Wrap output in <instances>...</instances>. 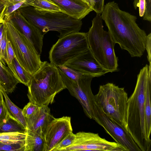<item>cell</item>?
<instances>
[{"instance_id":"cell-1","label":"cell","mask_w":151,"mask_h":151,"mask_svg":"<svg viewBox=\"0 0 151 151\" xmlns=\"http://www.w3.org/2000/svg\"><path fill=\"white\" fill-rule=\"evenodd\" d=\"M101 14L115 44L131 57H141L145 50L147 35L136 23L137 17L121 10L114 1L105 5Z\"/></svg>"},{"instance_id":"cell-2","label":"cell","mask_w":151,"mask_h":151,"mask_svg":"<svg viewBox=\"0 0 151 151\" xmlns=\"http://www.w3.org/2000/svg\"><path fill=\"white\" fill-rule=\"evenodd\" d=\"M151 83V65L146 64L137 75L136 86L127 102V132L141 151L150 150L151 140L147 138L145 118L147 88Z\"/></svg>"},{"instance_id":"cell-3","label":"cell","mask_w":151,"mask_h":151,"mask_svg":"<svg viewBox=\"0 0 151 151\" xmlns=\"http://www.w3.org/2000/svg\"><path fill=\"white\" fill-rule=\"evenodd\" d=\"M29 102L39 107L48 106L54 102L56 95L66 88L57 67L47 61L32 75L27 86Z\"/></svg>"},{"instance_id":"cell-4","label":"cell","mask_w":151,"mask_h":151,"mask_svg":"<svg viewBox=\"0 0 151 151\" xmlns=\"http://www.w3.org/2000/svg\"><path fill=\"white\" fill-rule=\"evenodd\" d=\"M22 15L38 28L44 35L49 31L60 33L59 38L69 34L79 32L82 22L62 12L39 11L28 6L18 9Z\"/></svg>"},{"instance_id":"cell-5","label":"cell","mask_w":151,"mask_h":151,"mask_svg":"<svg viewBox=\"0 0 151 151\" xmlns=\"http://www.w3.org/2000/svg\"><path fill=\"white\" fill-rule=\"evenodd\" d=\"M87 33L89 48L95 58L108 72L118 71V58L114 47L115 43L109 31L104 29L101 14H96Z\"/></svg>"},{"instance_id":"cell-6","label":"cell","mask_w":151,"mask_h":151,"mask_svg":"<svg viewBox=\"0 0 151 151\" xmlns=\"http://www.w3.org/2000/svg\"><path fill=\"white\" fill-rule=\"evenodd\" d=\"M128 98L124 88L111 83L100 85L98 93L94 95L95 103L127 132Z\"/></svg>"},{"instance_id":"cell-7","label":"cell","mask_w":151,"mask_h":151,"mask_svg":"<svg viewBox=\"0 0 151 151\" xmlns=\"http://www.w3.org/2000/svg\"><path fill=\"white\" fill-rule=\"evenodd\" d=\"M7 37L15 56L22 66L32 75L41 68L42 62L33 45L16 27L11 19L4 20Z\"/></svg>"},{"instance_id":"cell-8","label":"cell","mask_w":151,"mask_h":151,"mask_svg":"<svg viewBox=\"0 0 151 151\" xmlns=\"http://www.w3.org/2000/svg\"><path fill=\"white\" fill-rule=\"evenodd\" d=\"M89 48L87 33H72L59 38L49 52L50 63L56 67Z\"/></svg>"},{"instance_id":"cell-9","label":"cell","mask_w":151,"mask_h":151,"mask_svg":"<svg viewBox=\"0 0 151 151\" xmlns=\"http://www.w3.org/2000/svg\"><path fill=\"white\" fill-rule=\"evenodd\" d=\"M60 74L70 94L76 98L82 105L86 115L93 119L94 95L91 88L92 76L83 74L77 81H73L59 70Z\"/></svg>"},{"instance_id":"cell-10","label":"cell","mask_w":151,"mask_h":151,"mask_svg":"<svg viewBox=\"0 0 151 151\" xmlns=\"http://www.w3.org/2000/svg\"><path fill=\"white\" fill-rule=\"evenodd\" d=\"M117 144L127 151H141L129 133L104 113L94 102L93 118Z\"/></svg>"},{"instance_id":"cell-11","label":"cell","mask_w":151,"mask_h":151,"mask_svg":"<svg viewBox=\"0 0 151 151\" xmlns=\"http://www.w3.org/2000/svg\"><path fill=\"white\" fill-rule=\"evenodd\" d=\"M76 135L73 143L63 151H127L122 146L101 138L98 133L80 132Z\"/></svg>"},{"instance_id":"cell-12","label":"cell","mask_w":151,"mask_h":151,"mask_svg":"<svg viewBox=\"0 0 151 151\" xmlns=\"http://www.w3.org/2000/svg\"><path fill=\"white\" fill-rule=\"evenodd\" d=\"M73 132L70 117L54 118L48 124L44 136L43 151H52L68 134Z\"/></svg>"},{"instance_id":"cell-13","label":"cell","mask_w":151,"mask_h":151,"mask_svg":"<svg viewBox=\"0 0 151 151\" xmlns=\"http://www.w3.org/2000/svg\"><path fill=\"white\" fill-rule=\"evenodd\" d=\"M64 65L93 78L99 77L109 73L96 60L90 48L68 60Z\"/></svg>"},{"instance_id":"cell-14","label":"cell","mask_w":151,"mask_h":151,"mask_svg":"<svg viewBox=\"0 0 151 151\" xmlns=\"http://www.w3.org/2000/svg\"><path fill=\"white\" fill-rule=\"evenodd\" d=\"M10 19L16 27L30 42L38 54L40 56L44 35L42 32L28 21L18 9L12 14Z\"/></svg>"},{"instance_id":"cell-15","label":"cell","mask_w":151,"mask_h":151,"mask_svg":"<svg viewBox=\"0 0 151 151\" xmlns=\"http://www.w3.org/2000/svg\"><path fill=\"white\" fill-rule=\"evenodd\" d=\"M54 118L48 106L40 107L38 110L26 119V130L38 134L44 139L48 124Z\"/></svg>"},{"instance_id":"cell-16","label":"cell","mask_w":151,"mask_h":151,"mask_svg":"<svg viewBox=\"0 0 151 151\" xmlns=\"http://www.w3.org/2000/svg\"><path fill=\"white\" fill-rule=\"evenodd\" d=\"M55 4L62 12L76 19L81 20L93 10L81 0H50Z\"/></svg>"},{"instance_id":"cell-17","label":"cell","mask_w":151,"mask_h":151,"mask_svg":"<svg viewBox=\"0 0 151 151\" xmlns=\"http://www.w3.org/2000/svg\"><path fill=\"white\" fill-rule=\"evenodd\" d=\"M19 83L10 69L0 61V84L6 93L12 92Z\"/></svg>"},{"instance_id":"cell-18","label":"cell","mask_w":151,"mask_h":151,"mask_svg":"<svg viewBox=\"0 0 151 151\" xmlns=\"http://www.w3.org/2000/svg\"><path fill=\"white\" fill-rule=\"evenodd\" d=\"M44 145L43 137L26 130L24 151H43Z\"/></svg>"},{"instance_id":"cell-19","label":"cell","mask_w":151,"mask_h":151,"mask_svg":"<svg viewBox=\"0 0 151 151\" xmlns=\"http://www.w3.org/2000/svg\"><path fill=\"white\" fill-rule=\"evenodd\" d=\"M2 92L4 98L5 102L10 114L27 129V120L23 113L22 109L19 108L11 101L3 88L2 89Z\"/></svg>"},{"instance_id":"cell-20","label":"cell","mask_w":151,"mask_h":151,"mask_svg":"<svg viewBox=\"0 0 151 151\" xmlns=\"http://www.w3.org/2000/svg\"><path fill=\"white\" fill-rule=\"evenodd\" d=\"M26 132V128L10 115L6 122L0 124V133Z\"/></svg>"},{"instance_id":"cell-21","label":"cell","mask_w":151,"mask_h":151,"mask_svg":"<svg viewBox=\"0 0 151 151\" xmlns=\"http://www.w3.org/2000/svg\"><path fill=\"white\" fill-rule=\"evenodd\" d=\"M12 65V72L19 83L27 86L31 80L32 75L22 66L15 56L13 60Z\"/></svg>"},{"instance_id":"cell-22","label":"cell","mask_w":151,"mask_h":151,"mask_svg":"<svg viewBox=\"0 0 151 151\" xmlns=\"http://www.w3.org/2000/svg\"><path fill=\"white\" fill-rule=\"evenodd\" d=\"M151 83L148 85L146 93L145 103V118L146 135L150 140L151 132V108L150 96Z\"/></svg>"},{"instance_id":"cell-23","label":"cell","mask_w":151,"mask_h":151,"mask_svg":"<svg viewBox=\"0 0 151 151\" xmlns=\"http://www.w3.org/2000/svg\"><path fill=\"white\" fill-rule=\"evenodd\" d=\"M30 6L39 11L61 12L59 7L50 0H30Z\"/></svg>"},{"instance_id":"cell-24","label":"cell","mask_w":151,"mask_h":151,"mask_svg":"<svg viewBox=\"0 0 151 151\" xmlns=\"http://www.w3.org/2000/svg\"><path fill=\"white\" fill-rule=\"evenodd\" d=\"M26 133L19 132L0 133V141L7 143L25 144Z\"/></svg>"},{"instance_id":"cell-25","label":"cell","mask_w":151,"mask_h":151,"mask_svg":"<svg viewBox=\"0 0 151 151\" xmlns=\"http://www.w3.org/2000/svg\"><path fill=\"white\" fill-rule=\"evenodd\" d=\"M30 0H25L6 7L4 12V20L10 19L12 14L19 8L30 6Z\"/></svg>"},{"instance_id":"cell-26","label":"cell","mask_w":151,"mask_h":151,"mask_svg":"<svg viewBox=\"0 0 151 151\" xmlns=\"http://www.w3.org/2000/svg\"><path fill=\"white\" fill-rule=\"evenodd\" d=\"M76 137V134H73V132H71L60 142L52 151H63L64 149L73 143Z\"/></svg>"},{"instance_id":"cell-27","label":"cell","mask_w":151,"mask_h":151,"mask_svg":"<svg viewBox=\"0 0 151 151\" xmlns=\"http://www.w3.org/2000/svg\"><path fill=\"white\" fill-rule=\"evenodd\" d=\"M8 38L6 29L0 42V61L4 65L7 64L8 61L7 43Z\"/></svg>"},{"instance_id":"cell-28","label":"cell","mask_w":151,"mask_h":151,"mask_svg":"<svg viewBox=\"0 0 151 151\" xmlns=\"http://www.w3.org/2000/svg\"><path fill=\"white\" fill-rule=\"evenodd\" d=\"M58 70L70 79L77 81L83 74L64 65L57 67Z\"/></svg>"},{"instance_id":"cell-29","label":"cell","mask_w":151,"mask_h":151,"mask_svg":"<svg viewBox=\"0 0 151 151\" xmlns=\"http://www.w3.org/2000/svg\"><path fill=\"white\" fill-rule=\"evenodd\" d=\"M25 144L10 143L0 141V151H24Z\"/></svg>"},{"instance_id":"cell-30","label":"cell","mask_w":151,"mask_h":151,"mask_svg":"<svg viewBox=\"0 0 151 151\" xmlns=\"http://www.w3.org/2000/svg\"><path fill=\"white\" fill-rule=\"evenodd\" d=\"M40 107L36 104L29 102L22 109L24 115L26 119L35 113L39 109Z\"/></svg>"},{"instance_id":"cell-31","label":"cell","mask_w":151,"mask_h":151,"mask_svg":"<svg viewBox=\"0 0 151 151\" xmlns=\"http://www.w3.org/2000/svg\"><path fill=\"white\" fill-rule=\"evenodd\" d=\"M104 1V0H89L90 6L96 14H101L105 5Z\"/></svg>"},{"instance_id":"cell-32","label":"cell","mask_w":151,"mask_h":151,"mask_svg":"<svg viewBox=\"0 0 151 151\" xmlns=\"http://www.w3.org/2000/svg\"><path fill=\"white\" fill-rule=\"evenodd\" d=\"M10 115L3 99L0 103V124L6 122Z\"/></svg>"},{"instance_id":"cell-33","label":"cell","mask_w":151,"mask_h":151,"mask_svg":"<svg viewBox=\"0 0 151 151\" xmlns=\"http://www.w3.org/2000/svg\"><path fill=\"white\" fill-rule=\"evenodd\" d=\"M8 61L7 63L8 67L12 71V61L15 57V55L9 40L8 39L7 43Z\"/></svg>"},{"instance_id":"cell-34","label":"cell","mask_w":151,"mask_h":151,"mask_svg":"<svg viewBox=\"0 0 151 151\" xmlns=\"http://www.w3.org/2000/svg\"><path fill=\"white\" fill-rule=\"evenodd\" d=\"M145 0V9L143 19L145 20L151 21V0Z\"/></svg>"},{"instance_id":"cell-35","label":"cell","mask_w":151,"mask_h":151,"mask_svg":"<svg viewBox=\"0 0 151 151\" xmlns=\"http://www.w3.org/2000/svg\"><path fill=\"white\" fill-rule=\"evenodd\" d=\"M147 53V59L149 63H151V33H150L147 35L146 41L145 45Z\"/></svg>"},{"instance_id":"cell-36","label":"cell","mask_w":151,"mask_h":151,"mask_svg":"<svg viewBox=\"0 0 151 151\" xmlns=\"http://www.w3.org/2000/svg\"><path fill=\"white\" fill-rule=\"evenodd\" d=\"M137 7H139V15L143 17L145 14V0H139Z\"/></svg>"},{"instance_id":"cell-37","label":"cell","mask_w":151,"mask_h":151,"mask_svg":"<svg viewBox=\"0 0 151 151\" xmlns=\"http://www.w3.org/2000/svg\"><path fill=\"white\" fill-rule=\"evenodd\" d=\"M25 0H0L1 3L6 7L20 2Z\"/></svg>"},{"instance_id":"cell-38","label":"cell","mask_w":151,"mask_h":151,"mask_svg":"<svg viewBox=\"0 0 151 151\" xmlns=\"http://www.w3.org/2000/svg\"><path fill=\"white\" fill-rule=\"evenodd\" d=\"M6 7L1 3H0V23L4 22V12Z\"/></svg>"},{"instance_id":"cell-39","label":"cell","mask_w":151,"mask_h":151,"mask_svg":"<svg viewBox=\"0 0 151 151\" xmlns=\"http://www.w3.org/2000/svg\"><path fill=\"white\" fill-rule=\"evenodd\" d=\"M5 29L6 28L4 23H0V40Z\"/></svg>"},{"instance_id":"cell-40","label":"cell","mask_w":151,"mask_h":151,"mask_svg":"<svg viewBox=\"0 0 151 151\" xmlns=\"http://www.w3.org/2000/svg\"><path fill=\"white\" fill-rule=\"evenodd\" d=\"M2 87L0 84V103L2 101L3 99V96L2 92Z\"/></svg>"},{"instance_id":"cell-41","label":"cell","mask_w":151,"mask_h":151,"mask_svg":"<svg viewBox=\"0 0 151 151\" xmlns=\"http://www.w3.org/2000/svg\"><path fill=\"white\" fill-rule=\"evenodd\" d=\"M134 8L136 9V8L137 7L138 4L139 0H134Z\"/></svg>"},{"instance_id":"cell-42","label":"cell","mask_w":151,"mask_h":151,"mask_svg":"<svg viewBox=\"0 0 151 151\" xmlns=\"http://www.w3.org/2000/svg\"><path fill=\"white\" fill-rule=\"evenodd\" d=\"M84 2L86 3L88 5L90 6L89 0H81Z\"/></svg>"},{"instance_id":"cell-43","label":"cell","mask_w":151,"mask_h":151,"mask_svg":"<svg viewBox=\"0 0 151 151\" xmlns=\"http://www.w3.org/2000/svg\"><path fill=\"white\" fill-rule=\"evenodd\" d=\"M0 3H1V1H0Z\"/></svg>"}]
</instances>
